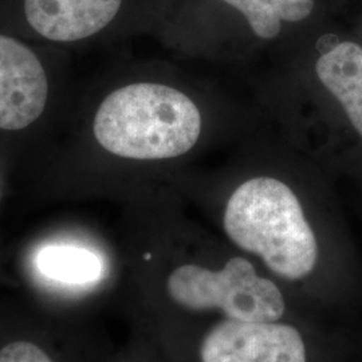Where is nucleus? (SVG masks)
I'll list each match as a JSON object with an SVG mask.
<instances>
[{
	"mask_svg": "<svg viewBox=\"0 0 362 362\" xmlns=\"http://www.w3.org/2000/svg\"><path fill=\"white\" fill-rule=\"evenodd\" d=\"M202 362H306V348L297 327L281 322L215 325L202 341Z\"/></svg>",
	"mask_w": 362,
	"mask_h": 362,
	"instance_id": "20e7f679",
	"label": "nucleus"
},
{
	"mask_svg": "<svg viewBox=\"0 0 362 362\" xmlns=\"http://www.w3.org/2000/svg\"><path fill=\"white\" fill-rule=\"evenodd\" d=\"M167 291L184 309L221 311L233 321L274 322L286 310L278 286L259 276L254 266L240 257L230 259L216 272L182 264L169 274Z\"/></svg>",
	"mask_w": 362,
	"mask_h": 362,
	"instance_id": "7ed1b4c3",
	"label": "nucleus"
},
{
	"mask_svg": "<svg viewBox=\"0 0 362 362\" xmlns=\"http://www.w3.org/2000/svg\"><path fill=\"white\" fill-rule=\"evenodd\" d=\"M223 224L236 246L260 257L285 279H302L317 264L315 235L297 196L282 181L255 177L243 182L227 203Z\"/></svg>",
	"mask_w": 362,
	"mask_h": 362,
	"instance_id": "f03ea898",
	"label": "nucleus"
},
{
	"mask_svg": "<svg viewBox=\"0 0 362 362\" xmlns=\"http://www.w3.org/2000/svg\"><path fill=\"white\" fill-rule=\"evenodd\" d=\"M49 82L38 57L23 43L0 35V129H25L38 119Z\"/></svg>",
	"mask_w": 362,
	"mask_h": 362,
	"instance_id": "39448f33",
	"label": "nucleus"
},
{
	"mask_svg": "<svg viewBox=\"0 0 362 362\" xmlns=\"http://www.w3.org/2000/svg\"><path fill=\"white\" fill-rule=\"evenodd\" d=\"M122 0H25L28 25L43 38L74 42L107 26Z\"/></svg>",
	"mask_w": 362,
	"mask_h": 362,
	"instance_id": "423d86ee",
	"label": "nucleus"
},
{
	"mask_svg": "<svg viewBox=\"0 0 362 362\" xmlns=\"http://www.w3.org/2000/svg\"><path fill=\"white\" fill-rule=\"evenodd\" d=\"M202 116L184 93L157 83H133L106 97L94 117V136L124 158L163 160L197 143Z\"/></svg>",
	"mask_w": 362,
	"mask_h": 362,
	"instance_id": "f257e3e1",
	"label": "nucleus"
},
{
	"mask_svg": "<svg viewBox=\"0 0 362 362\" xmlns=\"http://www.w3.org/2000/svg\"><path fill=\"white\" fill-rule=\"evenodd\" d=\"M245 15L252 31L260 38H275L282 22H300L314 7V0H224Z\"/></svg>",
	"mask_w": 362,
	"mask_h": 362,
	"instance_id": "1a4fd4ad",
	"label": "nucleus"
},
{
	"mask_svg": "<svg viewBox=\"0 0 362 362\" xmlns=\"http://www.w3.org/2000/svg\"><path fill=\"white\" fill-rule=\"evenodd\" d=\"M325 88L345 109L353 127L362 136V47L344 42L325 52L315 65Z\"/></svg>",
	"mask_w": 362,
	"mask_h": 362,
	"instance_id": "0eeeda50",
	"label": "nucleus"
},
{
	"mask_svg": "<svg viewBox=\"0 0 362 362\" xmlns=\"http://www.w3.org/2000/svg\"><path fill=\"white\" fill-rule=\"evenodd\" d=\"M37 266L46 278L66 285L94 284L104 272L103 262L97 254L69 245L43 247L38 252Z\"/></svg>",
	"mask_w": 362,
	"mask_h": 362,
	"instance_id": "6e6552de",
	"label": "nucleus"
},
{
	"mask_svg": "<svg viewBox=\"0 0 362 362\" xmlns=\"http://www.w3.org/2000/svg\"><path fill=\"white\" fill-rule=\"evenodd\" d=\"M0 362H54L38 345L28 341H13L0 349Z\"/></svg>",
	"mask_w": 362,
	"mask_h": 362,
	"instance_id": "9d476101",
	"label": "nucleus"
}]
</instances>
